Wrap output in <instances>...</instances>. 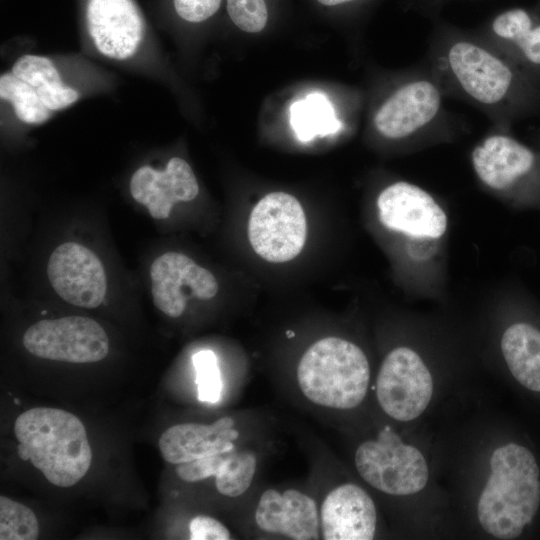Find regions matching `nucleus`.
Here are the masks:
<instances>
[{
  "label": "nucleus",
  "mask_w": 540,
  "mask_h": 540,
  "mask_svg": "<svg viewBox=\"0 0 540 540\" xmlns=\"http://www.w3.org/2000/svg\"><path fill=\"white\" fill-rule=\"evenodd\" d=\"M488 476L479 492L476 516L493 538H519L540 509V467L526 445L508 441L490 454Z\"/></svg>",
  "instance_id": "nucleus-1"
},
{
  "label": "nucleus",
  "mask_w": 540,
  "mask_h": 540,
  "mask_svg": "<svg viewBox=\"0 0 540 540\" xmlns=\"http://www.w3.org/2000/svg\"><path fill=\"white\" fill-rule=\"evenodd\" d=\"M14 433L19 458L29 460L55 486L75 485L90 468L92 451L86 429L68 411L29 409L17 417Z\"/></svg>",
  "instance_id": "nucleus-2"
},
{
  "label": "nucleus",
  "mask_w": 540,
  "mask_h": 540,
  "mask_svg": "<svg viewBox=\"0 0 540 540\" xmlns=\"http://www.w3.org/2000/svg\"><path fill=\"white\" fill-rule=\"evenodd\" d=\"M370 374L363 350L339 337L316 341L302 355L297 367L303 395L316 405L338 410L353 409L362 403Z\"/></svg>",
  "instance_id": "nucleus-3"
},
{
  "label": "nucleus",
  "mask_w": 540,
  "mask_h": 540,
  "mask_svg": "<svg viewBox=\"0 0 540 540\" xmlns=\"http://www.w3.org/2000/svg\"><path fill=\"white\" fill-rule=\"evenodd\" d=\"M354 462L367 484L392 496L417 494L426 487L430 477L424 454L404 442L390 427H384L376 439L361 443Z\"/></svg>",
  "instance_id": "nucleus-4"
},
{
  "label": "nucleus",
  "mask_w": 540,
  "mask_h": 540,
  "mask_svg": "<svg viewBox=\"0 0 540 540\" xmlns=\"http://www.w3.org/2000/svg\"><path fill=\"white\" fill-rule=\"evenodd\" d=\"M433 376L413 349L400 346L383 359L376 378V398L383 412L398 422L419 418L431 403Z\"/></svg>",
  "instance_id": "nucleus-5"
},
{
  "label": "nucleus",
  "mask_w": 540,
  "mask_h": 540,
  "mask_svg": "<svg viewBox=\"0 0 540 540\" xmlns=\"http://www.w3.org/2000/svg\"><path fill=\"white\" fill-rule=\"evenodd\" d=\"M307 225L299 201L285 192H272L254 206L248 221V238L263 259L282 263L303 249Z\"/></svg>",
  "instance_id": "nucleus-6"
},
{
  "label": "nucleus",
  "mask_w": 540,
  "mask_h": 540,
  "mask_svg": "<svg viewBox=\"0 0 540 540\" xmlns=\"http://www.w3.org/2000/svg\"><path fill=\"white\" fill-rule=\"evenodd\" d=\"M32 355L68 363H94L109 352V339L95 320L82 316L40 320L23 335Z\"/></svg>",
  "instance_id": "nucleus-7"
},
{
  "label": "nucleus",
  "mask_w": 540,
  "mask_h": 540,
  "mask_svg": "<svg viewBox=\"0 0 540 540\" xmlns=\"http://www.w3.org/2000/svg\"><path fill=\"white\" fill-rule=\"evenodd\" d=\"M47 277L54 291L72 305L92 309L105 298L107 280L102 262L79 243L65 242L54 249Z\"/></svg>",
  "instance_id": "nucleus-8"
},
{
  "label": "nucleus",
  "mask_w": 540,
  "mask_h": 540,
  "mask_svg": "<svg viewBox=\"0 0 540 540\" xmlns=\"http://www.w3.org/2000/svg\"><path fill=\"white\" fill-rule=\"evenodd\" d=\"M149 273L154 305L171 318L183 314L188 298L209 300L219 290L218 282L209 270L179 252L158 256Z\"/></svg>",
  "instance_id": "nucleus-9"
},
{
  "label": "nucleus",
  "mask_w": 540,
  "mask_h": 540,
  "mask_svg": "<svg viewBox=\"0 0 540 540\" xmlns=\"http://www.w3.org/2000/svg\"><path fill=\"white\" fill-rule=\"evenodd\" d=\"M379 218L388 229L417 238H439L446 232L447 216L424 189L396 182L377 199Z\"/></svg>",
  "instance_id": "nucleus-10"
},
{
  "label": "nucleus",
  "mask_w": 540,
  "mask_h": 540,
  "mask_svg": "<svg viewBox=\"0 0 540 540\" xmlns=\"http://www.w3.org/2000/svg\"><path fill=\"white\" fill-rule=\"evenodd\" d=\"M86 16L90 36L101 54L123 60L136 52L144 23L133 0H89Z\"/></svg>",
  "instance_id": "nucleus-11"
},
{
  "label": "nucleus",
  "mask_w": 540,
  "mask_h": 540,
  "mask_svg": "<svg viewBox=\"0 0 540 540\" xmlns=\"http://www.w3.org/2000/svg\"><path fill=\"white\" fill-rule=\"evenodd\" d=\"M448 64L464 91L480 103L495 104L510 88L512 73L508 66L474 43H454L448 51Z\"/></svg>",
  "instance_id": "nucleus-12"
},
{
  "label": "nucleus",
  "mask_w": 540,
  "mask_h": 540,
  "mask_svg": "<svg viewBox=\"0 0 540 540\" xmlns=\"http://www.w3.org/2000/svg\"><path fill=\"white\" fill-rule=\"evenodd\" d=\"M197 179L190 165L182 158H171L163 171L150 166L137 169L130 180L133 199L144 205L154 219H166L173 205L196 198Z\"/></svg>",
  "instance_id": "nucleus-13"
},
{
  "label": "nucleus",
  "mask_w": 540,
  "mask_h": 540,
  "mask_svg": "<svg viewBox=\"0 0 540 540\" xmlns=\"http://www.w3.org/2000/svg\"><path fill=\"white\" fill-rule=\"evenodd\" d=\"M320 524L325 540L373 539L377 525L375 503L362 487L344 483L323 500Z\"/></svg>",
  "instance_id": "nucleus-14"
},
{
  "label": "nucleus",
  "mask_w": 540,
  "mask_h": 540,
  "mask_svg": "<svg viewBox=\"0 0 540 540\" xmlns=\"http://www.w3.org/2000/svg\"><path fill=\"white\" fill-rule=\"evenodd\" d=\"M255 522L266 533L293 540L319 538V515L316 502L295 490H265L255 511Z\"/></svg>",
  "instance_id": "nucleus-15"
},
{
  "label": "nucleus",
  "mask_w": 540,
  "mask_h": 540,
  "mask_svg": "<svg viewBox=\"0 0 540 540\" xmlns=\"http://www.w3.org/2000/svg\"><path fill=\"white\" fill-rule=\"evenodd\" d=\"M440 104V92L432 82L413 81L400 87L382 104L374 125L387 138H404L429 123Z\"/></svg>",
  "instance_id": "nucleus-16"
},
{
  "label": "nucleus",
  "mask_w": 540,
  "mask_h": 540,
  "mask_svg": "<svg viewBox=\"0 0 540 540\" xmlns=\"http://www.w3.org/2000/svg\"><path fill=\"white\" fill-rule=\"evenodd\" d=\"M231 417H222L211 424L183 423L166 429L158 446L163 459L181 464L201 457L224 454L234 450L239 437Z\"/></svg>",
  "instance_id": "nucleus-17"
},
{
  "label": "nucleus",
  "mask_w": 540,
  "mask_h": 540,
  "mask_svg": "<svg viewBox=\"0 0 540 540\" xmlns=\"http://www.w3.org/2000/svg\"><path fill=\"white\" fill-rule=\"evenodd\" d=\"M478 178L488 187L503 190L530 171L534 154L526 146L505 135L486 138L472 152Z\"/></svg>",
  "instance_id": "nucleus-18"
},
{
  "label": "nucleus",
  "mask_w": 540,
  "mask_h": 540,
  "mask_svg": "<svg viewBox=\"0 0 540 540\" xmlns=\"http://www.w3.org/2000/svg\"><path fill=\"white\" fill-rule=\"evenodd\" d=\"M500 347L515 381L540 394V329L527 322L513 323L503 332Z\"/></svg>",
  "instance_id": "nucleus-19"
},
{
  "label": "nucleus",
  "mask_w": 540,
  "mask_h": 540,
  "mask_svg": "<svg viewBox=\"0 0 540 540\" xmlns=\"http://www.w3.org/2000/svg\"><path fill=\"white\" fill-rule=\"evenodd\" d=\"M290 123L297 138L302 142L311 141L316 136L334 134L342 128L332 103L320 92L310 93L291 105Z\"/></svg>",
  "instance_id": "nucleus-20"
},
{
  "label": "nucleus",
  "mask_w": 540,
  "mask_h": 540,
  "mask_svg": "<svg viewBox=\"0 0 540 540\" xmlns=\"http://www.w3.org/2000/svg\"><path fill=\"white\" fill-rule=\"evenodd\" d=\"M492 31L515 43L529 61L540 64V25L532 27V20L525 10L511 9L500 13L492 22Z\"/></svg>",
  "instance_id": "nucleus-21"
},
{
  "label": "nucleus",
  "mask_w": 540,
  "mask_h": 540,
  "mask_svg": "<svg viewBox=\"0 0 540 540\" xmlns=\"http://www.w3.org/2000/svg\"><path fill=\"white\" fill-rule=\"evenodd\" d=\"M0 97L12 104L16 116L25 123L40 124L50 117V110L38 96L36 88L13 73L0 77Z\"/></svg>",
  "instance_id": "nucleus-22"
},
{
  "label": "nucleus",
  "mask_w": 540,
  "mask_h": 540,
  "mask_svg": "<svg viewBox=\"0 0 540 540\" xmlns=\"http://www.w3.org/2000/svg\"><path fill=\"white\" fill-rule=\"evenodd\" d=\"M257 459L249 450H234L225 454L215 485L218 492L229 497L244 494L250 487L255 475Z\"/></svg>",
  "instance_id": "nucleus-23"
},
{
  "label": "nucleus",
  "mask_w": 540,
  "mask_h": 540,
  "mask_svg": "<svg viewBox=\"0 0 540 540\" xmlns=\"http://www.w3.org/2000/svg\"><path fill=\"white\" fill-rule=\"evenodd\" d=\"M39 523L34 512L6 496L0 497V539L35 540Z\"/></svg>",
  "instance_id": "nucleus-24"
},
{
  "label": "nucleus",
  "mask_w": 540,
  "mask_h": 540,
  "mask_svg": "<svg viewBox=\"0 0 540 540\" xmlns=\"http://www.w3.org/2000/svg\"><path fill=\"white\" fill-rule=\"evenodd\" d=\"M192 361L196 372L199 400L218 402L222 394V380L215 353L211 350H201L193 355Z\"/></svg>",
  "instance_id": "nucleus-25"
},
{
  "label": "nucleus",
  "mask_w": 540,
  "mask_h": 540,
  "mask_svg": "<svg viewBox=\"0 0 540 540\" xmlns=\"http://www.w3.org/2000/svg\"><path fill=\"white\" fill-rule=\"evenodd\" d=\"M12 73L34 88L62 83L53 63L46 57L24 55L12 68Z\"/></svg>",
  "instance_id": "nucleus-26"
},
{
  "label": "nucleus",
  "mask_w": 540,
  "mask_h": 540,
  "mask_svg": "<svg viewBox=\"0 0 540 540\" xmlns=\"http://www.w3.org/2000/svg\"><path fill=\"white\" fill-rule=\"evenodd\" d=\"M227 11L232 22L248 33L263 30L268 19L265 0H227Z\"/></svg>",
  "instance_id": "nucleus-27"
},
{
  "label": "nucleus",
  "mask_w": 540,
  "mask_h": 540,
  "mask_svg": "<svg viewBox=\"0 0 540 540\" xmlns=\"http://www.w3.org/2000/svg\"><path fill=\"white\" fill-rule=\"evenodd\" d=\"M225 454L210 455L178 464L176 473L181 480L190 483L215 476L220 469Z\"/></svg>",
  "instance_id": "nucleus-28"
},
{
  "label": "nucleus",
  "mask_w": 540,
  "mask_h": 540,
  "mask_svg": "<svg viewBox=\"0 0 540 540\" xmlns=\"http://www.w3.org/2000/svg\"><path fill=\"white\" fill-rule=\"evenodd\" d=\"M191 540H228L231 534L226 526L217 519L200 515L194 517L189 523Z\"/></svg>",
  "instance_id": "nucleus-29"
},
{
  "label": "nucleus",
  "mask_w": 540,
  "mask_h": 540,
  "mask_svg": "<svg viewBox=\"0 0 540 540\" xmlns=\"http://www.w3.org/2000/svg\"><path fill=\"white\" fill-rule=\"evenodd\" d=\"M178 15L189 22H202L214 15L221 0H173Z\"/></svg>",
  "instance_id": "nucleus-30"
},
{
  "label": "nucleus",
  "mask_w": 540,
  "mask_h": 540,
  "mask_svg": "<svg viewBox=\"0 0 540 540\" xmlns=\"http://www.w3.org/2000/svg\"><path fill=\"white\" fill-rule=\"evenodd\" d=\"M36 91L49 110L63 109L77 101L79 97L76 90L62 83L42 86L37 88Z\"/></svg>",
  "instance_id": "nucleus-31"
},
{
  "label": "nucleus",
  "mask_w": 540,
  "mask_h": 540,
  "mask_svg": "<svg viewBox=\"0 0 540 540\" xmlns=\"http://www.w3.org/2000/svg\"><path fill=\"white\" fill-rule=\"evenodd\" d=\"M319 3L326 5V6H335L347 2H352L355 0H317Z\"/></svg>",
  "instance_id": "nucleus-32"
},
{
  "label": "nucleus",
  "mask_w": 540,
  "mask_h": 540,
  "mask_svg": "<svg viewBox=\"0 0 540 540\" xmlns=\"http://www.w3.org/2000/svg\"><path fill=\"white\" fill-rule=\"evenodd\" d=\"M294 336V333L288 331V337Z\"/></svg>",
  "instance_id": "nucleus-33"
}]
</instances>
